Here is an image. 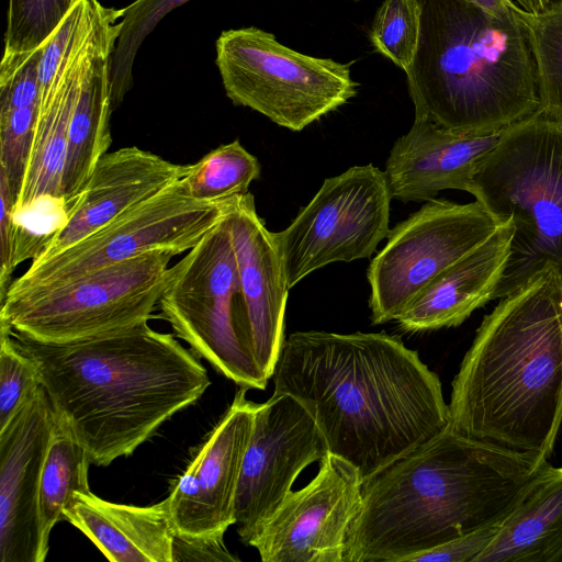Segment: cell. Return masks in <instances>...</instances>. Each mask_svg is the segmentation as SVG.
<instances>
[{"label":"cell","mask_w":562,"mask_h":562,"mask_svg":"<svg viewBox=\"0 0 562 562\" xmlns=\"http://www.w3.org/2000/svg\"><path fill=\"white\" fill-rule=\"evenodd\" d=\"M312 415L328 451L362 482L449 428L437 373L385 333L294 331L272 374Z\"/></svg>","instance_id":"1"},{"label":"cell","mask_w":562,"mask_h":562,"mask_svg":"<svg viewBox=\"0 0 562 562\" xmlns=\"http://www.w3.org/2000/svg\"><path fill=\"white\" fill-rule=\"evenodd\" d=\"M11 333L37 366L57 425L98 467L131 456L211 385L199 357L148 322L66 342Z\"/></svg>","instance_id":"2"},{"label":"cell","mask_w":562,"mask_h":562,"mask_svg":"<svg viewBox=\"0 0 562 562\" xmlns=\"http://www.w3.org/2000/svg\"><path fill=\"white\" fill-rule=\"evenodd\" d=\"M548 464L538 453L448 428L362 482L344 562H407L502 521Z\"/></svg>","instance_id":"3"},{"label":"cell","mask_w":562,"mask_h":562,"mask_svg":"<svg viewBox=\"0 0 562 562\" xmlns=\"http://www.w3.org/2000/svg\"><path fill=\"white\" fill-rule=\"evenodd\" d=\"M448 406L451 431L550 458L562 426V277L553 267L484 316Z\"/></svg>","instance_id":"4"},{"label":"cell","mask_w":562,"mask_h":562,"mask_svg":"<svg viewBox=\"0 0 562 562\" xmlns=\"http://www.w3.org/2000/svg\"><path fill=\"white\" fill-rule=\"evenodd\" d=\"M418 3L419 43L405 71L414 119L494 132L540 110L526 11L499 18L471 0Z\"/></svg>","instance_id":"5"},{"label":"cell","mask_w":562,"mask_h":562,"mask_svg":"<svg viewBox=\"0 0 562 562\" xmlns=\"http://www.w3.org/2000/svg\"><path fill=\"white\" fill-rule=\"evenodd\" d=\"M469 193L498 223L514 226L494 300L548 267L562 277V115L540 109L507 126Z\"/></svg>","instance_id":"6"},{"label":"cell","mask_w":562,"mask_h":562,"mask_svg":"<svg viewBox=\"0 0 562 562\" xmlns=\"http://www.w3.org/2000/svg\"><path fill=\"white\" fill-rule=\"evenodd\" d=\"M158 307L175 335L218 373L246 390L266 389L269 379L254 356L225 216L169 267Z\"/></svg>","instance_id":"7"},{"label":"cell","mask_w":562,"mask_h":562,"mask_svg":"<svg viewBox=\"0 0 562 562\" xmlns=\"http://www.w3.org/2000/svg\"><path fill=\"white\" fill-rule=\"evenodd\" d=\"M215 48V64L233 104L293 132L357 94L359 83L351 77V63L296 52L257 26L223 31Z\"/></svg>","instance_id":"8"},{"label":"cell","mask_w":562,"mask_h":562,"mask_svg":"<svg viewBox=\"0 0 562 562\" xmlns=\"http://www.w3.org/2000/svg\"><path fill=\"white\" fill-rule=\"evenodd\" d=\"M175 255L151 250L60 286L8 297L0 325L42 342H66L148 322Z\"/></svg>","instance_id":"9"},{"label":"cell","mask_w":562,"mask_h":562,"mask_svg":"<svg viewBox=\"0 0 562 562\" xmlns=\"http://www.w3.org/2000/svg\"><path fill=\"white\" fill-rule=\"evenodd\" d=\"M224 216L225 199H194L179 179L63 251L32 262L12 282L5 299L60 286L146 251L182 254Z\"/></svg>","instance_id":"10"},{"label":"cell","mask_w":562,"mask_h":562,"mask_svg":"<svg viewBox=\"0 0 562 562\" xmlns=\"http://www.w3.org/2000/svg\"><path fill=\"white\" fill-rule=\"evenodd\" d=\"M392 195L372 164L324 180L291 224L274 233L289 288L337 261L370 258L390 232Z\"/></svg>","instance_id":"11"},{"label":"cell","mask_w":562,"mask_h":562,"mask_svg":"<svg viewBox=\"0 0 562 562\" xmlns=\"http://www.w3.org/2000/svg\"><path fill=\"white\" fill-rule=\"evenodd\" d=\"M502 224L476 200L432 199L390 229L367 279L373 325L396 321L440 272L492 236Z\"/></svg>","instance_id":"12"},{"label":"cell","mask_w":562,"mask_h":562,"mask_svg":"<svg viewBox=\"0 0 562 562\" xmlns=\"http://www.w3.org/2000/svg\"><path fill=\"white\" fill-rule=\"evenodd\" d=\"M122 14V9L100 5L93 29L61 63L47 94L40 100L31 153L13 217L25 240L41 249L44 240L65 220L61 178L69 123L81 83L101 45L120 32L116 21Z\"/></svg>","instance_id":"13"},{"label":"cell","mask_w":562,"mask_h":562,"mask_svg":"<svg viewBox=\"0 0 562 562\" xmlns=\"http://www.w3.org/2000/svg\"><path fill=\"white\" fill-rule=\"evenodd\" d=\"M328 452L316 422L296 398L272 394L258 404L235 498V524L245 546L292 492L300 473Z\"/></svg>","instance_id":"14"},{"label":"cell","mask_w":562,"mask_h":562,"mask_svg":"<svg viewBox=\"0 0 562 562\" xmlns=\"http://www.w3.org/2000/svg\"><path fill=\"white\" fill-rule=\"evenodd\" d=\"M361 486L357 469L328 452L317 474L282 501L249 547L263 562H344Z\"/></svg>","instance_id":"15"},{"label":"cell","mask_w":562,"mask_h":562,"mask_svg":"<svg viewBox=\"0 0 562 562\" xmlns=\"http://www.w3.org/2000/svg\"><path fill=\"white\" fill-rule=\"evenodd\" d=\"M239 387L167 497L176 533L224 536L235 525L238 481L258 404Z\"/></svg>","instance_id":"16"},{"label":"cell","mask_w":562,"mask_h":562,"mask_svg":"<svg viewBox=\"0 0 562 562\" xmlns=\"http://www.w3.org/2000/svg\"><path fill=\"white\" fill-rule=\"evenodd\" d=\"M56 426L41 386L0 430V561L43 562L48 552L38 517L43 463Z\"/></svg>","instance_id":"17"},{"label":"cell","mask_w":562,"mask_h":562,"mask_svg":"<svg viewBox=\"0 0 562 562\" xmlns=\"http://www.w3.org/2000/svg\"><path fill=\"white\" fill-rule=\"evenodd\" d=\"M225 204L254 356L263 374L271 379L285 340L290 288L282 258L274 233L258 215L250 192L227 198Z\"/></svg>","instance_id":"18"},{"label":"cell","mask_w":562,"mask_h":562,"mask_svg":"<svg viewBox=\"0 0 562 562\" xmlns=\"http://www.w3.org/2000/svg\"><path fill=\"white\" fill-rule=\"evenodd\" d=\"M183 172L184 165L173 164L137 146L106 153L66 207L61 225L44 240L32 262L45 260L97 232L181 179Z\"/></svg>","instance_id":"19"},{"label":"cell","mask_w":562,"mask_h":562,"mask_svg":"<svg viewBox=\"0 0 562 562\" xmlns=\"http://www.w3.org/2000/svg\"><path fill=\"white\" fill-rule=\"evenodd\" d=\"M504 130L457 132L414 119L386 159L384 173L392 199L426 202L443 190L469 192L477 169Z\"/></svg>","instance_id":"20"},{"label":"cell","mask_w":562,"mask_h":562,"mask_svg":"<svg viewBox=\"0 0 562 562\" xmlns=\"http://www.w3.org/2000/svg\"><path fill=\"white\" fill-rule=\"evenodd\" d=\"M514 226L502 224L484 243L432 279L395 322L408 333L461 325L494 300L510 254Z\"/></svg>","instance_id":"21"},{"label":"cell","mask_w":562,"mask_h":562,"mask_svg":"<svg viewBox=\"0 0 562 562\" xmlns=\"http://www.w3.org/2000/svg\"><path fill=\"white\" fill-rule=\"evenodd\" d=\"M64 516L112 562H172L176 530L167 498L136 506L77 492Z\"/></svg>","instance_id":"22"},{"label":"cell","mask_w":562,"mask_h":562,"mask_svg":"<svg viewBox=\"0 0 562 562\" xmlns=\"http://www.w3.org/2000/svg\"><path fill=\"white\" fill-rule=\"evenodd\" d=\"M119 34L111 35L94 55L72 111L61 178L66 207L81 191L112 142L111 57Z\"/></svg>","instance_id":"23"},{"label":"cell","mask_w":562,"mask_h":562,"mask_svg":"<svg viewBox=\"0 0 562 562\" xmlns=\"http://www.w3.org/2000/svg\"><path fill=\"white\" fill-rule=\"evenodd\" d=\"M474 562H562V467L544 468Z\"/></svg>","instance_id":"24"},{"label":"cell","mask_w":562,"mask_h":562,"mask_svg":"<svg viewBox=\"0 0 562 562\" xmlns=\"http://www.w3.org/2000/svg\"><path fill=\"white\" fill-rule=\"evenodd\" d=\"M91 462L85 448L63 427L55 426L43 463L38 517L44 542L57 522L65 520L64 510L77 492H89Z\"/></svg>","instance_id":"25"},{"label":"cell","mask_w":562,"mask_h":562,"mask_svg":"<svg viewBox=\"0 0 562 562\" xmlns=\"http://www.w3.org/2000/svg\"><path fill=\"white\" fill-rule=\"evenodd\" d=\"M260 170L258 159L235 139L212 149L196 162L184 165L181 181L194 199L220 201L249 192Z\"/></svg>","instance_id":"26"},{"label":"cell","mask_w":562,"mask_h":562,"mask_svg":"<svg viewBox=\"0 0 562 562\" xmlns=\"http://www.w3.org/2000/svg\"><path fill=\"white\" fill-rule=\"evenodd\" d=\"M190 0H135L123 8L120 34L111 57V98L115 110L133 87L138 48L161 19Z\"/></svg>","instance_id":"27"},{"label":"cell","mask_w":562,"mask_h":562,"mask_svg":"<svg viewBox=\"0 0 562 562\" xmlns=\"http://www.w3.org/2000/svg\"><path fill=\"white\" fill-rule=\"evenodd\" d=\"M536 61L540 109L562 115V4L524 12Z\"/></svg>","instance_id":"28"},{"label":"cell","mask_w":562,"mask_h":562,"mask_svg":"<svg viewBox=\"0 0 562 562\" xmlns=\"http://www.w3.org/2000/svg\"><path fill=\"white\" fill-rule=\"evenodd\" d=\"M418 0H384L369 32L374 50L406 71L416 55L420 35Z\"/></svg>","instance_id":"29"},{"label":"cell","mask_w":562,"mask_h":562,"mask_svg":"<svg viewBox=\"0 0 562 562\" xmlns=\"http://www.w3.org/2000/svg\"><path fill=\"white\" fill-rule=\"evenodd\" d=\"M77 0H9L4 50L23 53L42 46Z\"/></svg>","instance_id":"30"},{"label":"cell","mask_w":562,"mask_h":562,"mask_svg":"<svg viewBox=\"0 0 562 562\" xmlns=\"http://www.w3.org/2000/svg\"><path fill=\"white\" fill-rule=\"evenodd\" d=\"M41 386L37 366L20 347L11 328L0 325V430Z\"/></svg>","instance_id":"31"},{"label":"cell","mask_w":562,"mask_h":562,"mask_svg":"<svg viewBox=\"0 0 562 562\" xmlns=\"http://www.w3.org/2000/svg\"><path fill=\"white\" fill-rule=\"evenodd\" d=\"M38 105L0 112V184L20 195L31 153Z\"/></svg>","instance_id":"32"},{"label":"cell","mask_w":562,"mask_h":562,"mask_svg":"<svg viewBox=\"0 0 562 562\" xmlns=\"http://www.w3.org/2000/svg\"><path fill=\"white\" fill-rule=\"evenodd\" d=\"M44 44L30 52H3L0 64V112L40 104V61Z\"/></svg>","instance_id":"33"},{"label":"cell","mask_w":562,"mask_h":562,"mask_svg":"<svg viewBox=\"0 0 562 562\" xmlns=\"http://www.w3.org/2000/svg\"><path fill=\"white\" fill-rule=\"evenodd\" d=\"M504 520L476 529L445 544L418 553L409 558L407 562H474L475 558L495 538Z\"/></svg>","instance_id":"34"},{"label":"cell","mask_w":562,"mask_h":562,"mask_svg":"<svg viewBox=\"0 0 562 562\" xmlns=\"http://www.w3.org/2000/svg\"><path fill=\"white\" fill-rule=\"evenodd\" d=\"M15 202L0 184V303L13 282L12 274L18 263L19 227L13 217Z\"/></svg>","instance_id":"35"},{"label":"cell","mask_w":562,"mask_h":562,"mask_svg":"<svg viewBox=\"0 0 562 562\" xmlns=\"http://www.w3.org/2000/svg\"><path fill=\"white\" fill-rule=\"evenodd\" d=\"M179 561H239L224 543V536L186 537L176 533L172 562Z\"/></svg>","instance_id":"36"},{"label":"cell","mask_w":562,"mask_h":562,"mask_svg":"<svg viewBox=\"0 0 562 562\" xmlns=\"http://www.w3.org/2000/svg\"><path fill=\"white\" fill-rule=\"evenodd\" d=\"M475 4L485 9L490 13L499 16H512L521 10L516 4H514L510 0H471Z\"/></svg>","instance_id":"37"},{"label":"cell","mask_w":562,"mask_h":562,"mask_svg":"<svg viewBox=\"0 0 562 562\" xmlns=\"http://www.w3.org/2000/svg\"><path fill=\"white\" fill-rule=\"evenodd\" d=\"M521 10L528 13H537L544 10L548 7L547 0H510Z\"/></svg>","instance_id":"38"},{"label":"cell","mask_w":562,"mask_h":562,"mask_svg":"<svg viewBox=\"0 0 562 562\" xmlns=\"http://www.w3.org/2000/svg\"><path fill=\"white\" fill-rule=\"evenodd\" d=\"M547 1H548V5L562 4V0H547Z\"/></svg>","instance_id":"39"},{"label":"cell","mask_w":562,"mask_h":562,"mask_svg":"<svg viewBox=\"0 0 562 562\" xmlns=\"http://www.w3.org/2000/svg\"><path fill=\"white\" fill-rule=\"evenodd\" d=\"M353 1L358 2V1H360V0H353Z\"/></svg>","instance_id":"40"}]
</instances>
